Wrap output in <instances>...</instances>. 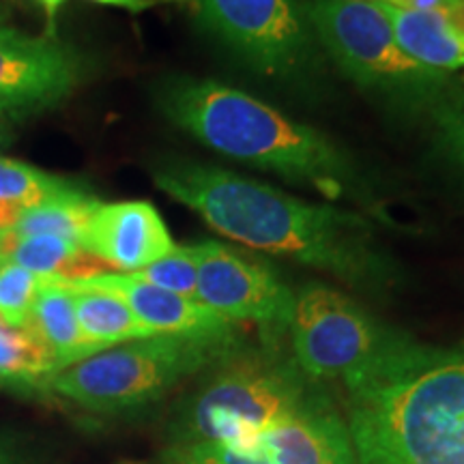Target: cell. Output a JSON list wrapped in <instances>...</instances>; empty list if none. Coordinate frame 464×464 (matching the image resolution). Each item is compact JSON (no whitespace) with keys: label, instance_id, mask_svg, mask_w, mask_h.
<instances>
[{"label":"cell","instance_id":"6da1fadb","mask_svg":"<svg viewBox=\"0 0 464 464\" xmlns=\"http://www.w3.org/2000/svg\"><path fill=\"white\" fill-rule=\"evenodd\" d=\"M164 194L241 246L329 271L357 288L382 290L398 265L376 241L363 216L332 205H312L241 174L170 158L150 168Z\"/></svg>","mask_w":464,"mask_h":464},{"label":"cell","instance_id":"7a4b0ae2","mask_svg":"<svg viewBox=\"0 0 464 464\" xmlns=\"http://www.w3.org/2000/svg\"><path fill=\"white\" fill-rule=\"evenodd\" d=\"M346 390L357 464H464V344L404 335Z\"/></svg>","mask_w":464,"mask_h":464},{"label":"cell","instance_id":"3957f363","mask_svg":"<svg viewBox=\"0 0 464 464\" xmlns=\"http://www.w3.org/2000/svg\"><path fill=\"white\" fill-rule=\"evenodd\" d=\"M155 103L174 127L216 153L314 188L327 198L370 202L368 179L338 144L246 91L172 75L158 84Z\"/></svg>","mask_w":464,"mask_h":464},{"label":"cell","instance_id":"277c9868","mask_svg":"<svg viewBox=\"0 0 464 464\" xmlns=\"http://www.w3.org/2000/svg\"><path fill=\"white\" fill-rule=\"evenodd\" d=\"M207 370L172 423V448L247 445L323 396L318 382L276 346H235Z\"/></svg>","mask_w":464,"mask_h":464},{"label":"cell","instance_id":"5b68a950","mask_svg":"<svg viewBox=\"0 0 464 464\" xmlns=\"http://www.w3.org/2000/svg\"><path fill=\"white\" fill-rule=\"evenodd\" d=\"M239 346L232 334H158L106 348L52 374L44 393L97 415L140 411Z\"/></svg>","mask_w":464,"mask_h":464},{"label":"cell","instance_id":"8992f818","mask_svg":"<svg viewBox=\"0 0 464 464\" xmlns=\"http://www.w3.org/2000/svg\"><path fill=\"white\" fill-rule=\"evenodd\" d=\"M307 15L321 48L363 92L402 112L445 106V73L400 48L381 3L312 0Z\"/></svg>","mask_w":464,"mask_h":464},{"label":"cell","instance_id":"52a82bcc","mask_svg":"<svg viewBox=\"0 0 464 464\" xmlns=\"http://www.w3.org/2000/svg\"><path fill=\"white\" fill-rule=\"evenodd\" d=\"M196 17L243 65L274 82L307 89L323 48L304 0H189Z\"/></svg>","mask_w":464,"mask_h":464},{"label":"cell","instance_id":"ba28073f","mask_svg":"<svg viewBox=\"0 0 464 464\" xmlns=\"http://www.w3.org/2000/svg\"><path fill=\"white\" fill-rule=\"evenodd\" d=\"M293 359L307 379L348 385L404 338L362 305L324 284H305L295 295L290 318Z\"/></svg>","mask_w":464,"mask_h":464},{"label":"cell","instance_id":"9c48e42d","mask_svg":"<svg viewBox=\"0 0 464 464\" xmlns=\"http://www.w3.org/2000/svg\"><path fill=\"white\" fill-rule=\"evenodd\" d=\"M86 73V56L56 34L0 28V119L24 121L58 108Z\"/></svg>","mask_w":464,"mask_h":464},{"label":"cell","instance_id":"30bf717a","mask_svg":"<svg viewBox=\"0 0 464 464\" xmlns=\"http://www.w3.org/2000/svg\"><path fill=\"white\" fill-rule=\"evenodd\" d=\"M198 286L196 301L226 321L256 323L265 329L266 344L288 332L295 295L269 266L219 241L196 243Z\"/></svg>","mask_w":464,"mask_h":464},{"label":"cell","instance_id":"8fae6325","mask_svg":"<svg viewBox=\"0 0 464 464\" xmlns=\"http://www.w3.org/2000/svg\"><path fill=\"white\" fill-rule=\"evenodd\" d=\"M348 454V428L323 393L252 443L170 448L164 464H334Z\"/></svg>","mask_w":464,"mask_h":464},{"label":"cell","instance_id":"7c38bea8","mask_svg":"<svg viewBox=\"0 0 464 464\" xmlns=\"http://www.w3.org/2000/svg\"><path fill=\"white\" fill-rule=\"evenodd\" d=\"M80 246L119 274L140 271L177 247L160 211L147 200L100 202Z\"/></svg>","mask_w":464,"mask_h":464},{"label":"cell","instance_id":"4fadbf2b","mask_svg":"<svg viewBox=\"0 0 464 464\" xmlns=\"http://www.w3.org/2000/svg\"><path fill=\"white\" fill-rule=\"evenodd\" d=\"M84 284L119 295L144 327L158 334H232L235 323L226 321L200 301L133 280L127 274H97Z\"/></svg>","mask_w":464,"mask_h":464},{"label":"cell","instance_id":"5bb4252c","mask_svg":"<svg viewBox=\"0 0 464 464\" xmlns=\"http://www.w3.org/2000/svg\"><path fill=\"white\" fill-rule=\"evenodd\" d=\"M26 329L42 342L54 363V374L82 359L97 355L86 344L75 314L73 290L63 277H44L37 299L33 304Z\"/></svg>","mask_w":464,"mask_h":464},{"label":"cell","instance_id":"9a60e30c","mask_svg":"<svg viewBox=\"0 0 464 464\" xmlns=\"http://www.w3.org/2000/svg\"><path fill=\"white\" fill-rule=\"evenodd\" d=\"M390 20L393 37L413 61L437 72L464 67V39L443 11H409L381 3Z\"/></svg>","mask_w":464,"mask_h":464},{"label":"cell","instance_id":"2e32d148","mask_svg":"<svg viewBox=\"0 0 464 464\" xmlns=\"http://www.w3.org/2000/svg\"><path fill=\"white\" fill-rule=\"evenodd\" d=\"M69 286L73 290L80 332L95 353L155 335L138 321L131 307L119 295L91 286L82 280H69Z\"/></svg>","mask_w":464,"mask_h":464},{"label":"cell","instance_id":"e0dca14e","mask_svg":"<svg viewBox=\"0 0 464 464\" xmlns=\"http://www.w3.org/2000/svg\"><path fill=\"white\" fill-rule=\"evenodd\" d=\"M97 207H100V198H95L82 183L73 181L69 188L26 211L7 235L14 239L56 235L80 243L86 224Z\"/></svg>","mask_w":464,"mask_h":464},{"label":"cell","instance_id":"ac0fdd59","mask_svg":"<svg viewBox=\"0 0 464 464\" xmlns=\"http://www.w3.org/2000/svg\"><path fill=\"white\" fill-rule=\"evenodd\" d=\"M89 254L73 239L56 235H37L14 239L5 232V249L0 260L24 266L39 277H63V280H84L91 277Z\"/></svg>","mask_w":464,"mask_h":464},{"label":"cell","instance_id":"d6986e66","mask_svg":"<svg viewBox=\"0 0 464 464\" xmlns=\"http://www.w3.org/2000/svg\"><path fill=\"white\" fill-rule=\"evenodd\" d=\"M54 363L31 329H15L0 321V390L42 392Z\"/></svg>","mask_w":464,"mask_h":464},{"label":"cell","instance_id":"ffe728a7","mask_svg":"<svg viewBox=\"0 0 464 464\" xmlns=\"http://www.w3.org/2000/svg\"><path fill=\"white\" fill-rule=\"evenodd\" d=\"M72 183V179L0 155V230L9 232L26 211Z\"/></svg>","mask_w":464,"mask_h":464},{"label":"cell","instance_id":"44dd1931","mask_svg":"<svg viewBox=\"0 0 464 464\" xmlns=\"http://www.w3.org/2000/svg\"><path fill=\"white\" fill-rule=\"evenodd\" d=\"M127 276H131L138 282L150 284V286L196 299V286H198V254H196V246H177L168 256Z\"/></svg>","mask_w":464,"mask_h":464},{"label":"cell","instance_id":"7402d4cb","mask_svg":"<svg viewBox=\"0 0 464 464\" xmlns=\"http://www.w3.org/2000/svg\"><path fill=\"white\" fill-rule=\"evenodd\" d=\"M42 284L44 277L31 274L24 266L0 260V321L9 327L26 329Z\"/></svg>","mask_w":464,"mask_h":464},{"label":"cell","instance_id":"603a6c76","mask_svg":"<svg viewBox=\"0 0 464 464\" xmlns=\"http://www.w3.org/2000/svg\"><path fill=\"white\" fill-rule=\"evenodd\" d=\"M440 147L464 168V102L445 103L437 112Z\"/></svg>","mask_w":464,"mask_h":464},{"label":"cell","instance_id":"cb8c5ba5","mask_svg":"<svg viewBox=\"0 0 464 464\" xmlns=\"http://www.w3.org/2000/svg\"><path fill=\"white\" fill-rule=\"evenodd\" d=\"M92 3L106 5V7L125 9V11H130V14H142V11L160 7V5L174 3V0H92Z\"/></svg>","mask_w":464,"mask_h":464},{"label":"cell","instance_id":"d4e9b609","mask_svg":"<svg viewBox=\"0 0 464 464\" xmlns=\"http://www.w3.org/2000/svg\"><path fill=\"white\" fill-rule=\"evenodd\" d=\"M0 464H28L17 440L5 432H0Z\"/></svg>","mask_w":464,"mask_h":464},{"label":"cell","instance_id":"484cf974","mask_svg":"<svg viewBox=\"0 0 464 464\" xmlns=\"http://www.w3.org/2000/svg\"><path fill=\"white\" fill-rule=\"evenodd\" d=\"M382 3L409 11H445L454 0H382Z\"/></svg>","mask_w":464,"mask_h":464},{"label":"cell","instance_id":"4316f807","mask_svg":"<svg viewBox=\"0 0 464 464\" xmlns=\"http://www.w3.org/2000/svg\"><path fill=\"white\" fill-rule=\"evenodd\" d=\"M34 3H37L45 14V22H48V31H45V34H56V15L63 5H65V0H34Z\"/></svg>","mask_w":464,"mask_h":464},{"label":"cell","instance_id":"83f0119b","mask_svg":"<svg viewBox=\"0 0 464 464\" xmlns=\"http://www.w3.org/2000/svg\"><path fill=\"white\" fill-rule=\"evenodd\" d=\"M443 14L448 17L451 28H454V31L464 39V0H454Z\"/></svg>","mask_w":464,"mask_h":464},{"label":"cell","instance_id":"f1b7e54d","mask_svg":"<svg viewBox=\"0 0 464 464\" xmlns=\"http://www.w3.org/2000/svg\"><path fill=\"white\" fill-rule=\"evenodd\" d=\"M11 17V11H9V5L5 3V0H0V28H3L5 24L9 22Z\"/></svg>","mask_w":464,"mask_h":464},{"label":"cell","instance_id":"f546056e","mask_svg":"<svg viewBox=\"0 0 464 464\" xmlns=\"http://www.w3.org/2000/svg\"><path fill=\"white\" fill-rule=\"evenodd\" d=\"M9 144V131H7V127L3 125V121H0V153H3V149L7 147Z\"/></svg>","mask_w":464,"mask_h":464},{"label":"cell","instance_id":"4dcf8cb0","mask_svg":"<svg viewBox=\"0 0 464 464\" xmlns=\"http://www.w3.org/2000/svg\"><path fill=\"white\" fill-rule=\"evenodd\" d=\"M334 464H357L355 454H348V456H344V458H340V460L334 462Z\"/></svg>","mask_w":464,"mask_h":464},{"label":"cell","instance_id":"1f68e13d","mask_svg":"<svg viewBox=\"0 0 464 464\" xmlns=\"http://www.w3.org/2000/svg\"><path fill=\"white\" fill-rule=\"evenodd\" d=\"M3 249H5V232L0 230V256H3Z\"/></svg>","mask_w":464,"mask_h":464},{"label":"cell","instance_id":"d6a6232c","mask_svg":"<svg viewBox=\"0 0 464 464\" xmlns=\"http://www.w3.org/2000/svg\"><path fill=\"white\" fill-rule=\"evenodd\" d=\"M355 3H382V0H355Z\"/></svg>","mask_w":464,"mask_h":464},{"label":"cell","instance_id":"836d02e7","mask_svg":"<svg viewBox=\"0 0 464 464\" xmlns=\"http://www.w3.org/2000/svg\"><path fill=\"white\" fill-rule=\"evenodd\" d=\"M116 464H136V462H116Z\"/></svg>","mask_w":464,"mask_h":464},{"label":"cell","instance_id":"e575fe53","mask_svg":"<svg viewBox=\"0 0 464 464\" xmlns=\"http://www.w3.org/2000/svg\"><path fill=\"white\" fill-rule=\"evenodd\" d=\"M161 464H164V462H161Z\"/></svg>","mask_w":464,"mask_h":464}]
</instances>
